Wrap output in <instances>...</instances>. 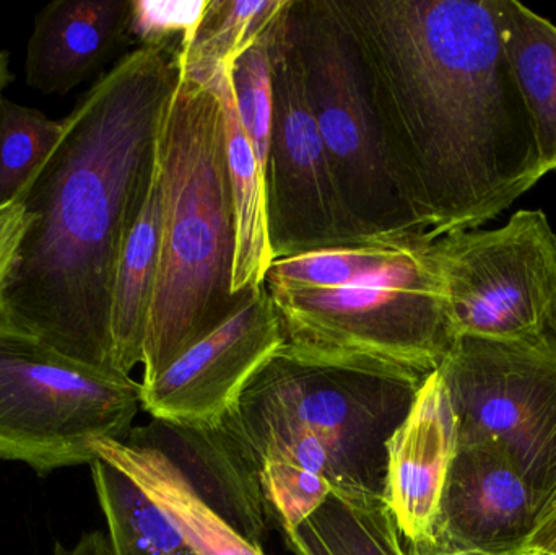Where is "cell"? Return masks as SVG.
<instances>
[{"label": "cell", "instance_id": "1", "mask_svg": "<svg viewBox=\"0 0 556 555\" xmlns=\"http://www.w3.org/2000/svg\"><path fill=\"white\" fill-rule=\"evenodd\" d=\"M392 179L433 240L476 230L542 176L490 0H336Z\"/></svg>", "mask_w": 556, "mask_h": 555}, {"label": "cell", "instance_id": "2", "mask_svg": "<svg viewBox=\"0 0 556 555\" xmlns=\"http://www.w3.org/2000/svg\"><path fill=\"white\" fill-rule=\"evenodd\" d=\"M179 74L172 49L126 52L62 117L61 140L20 199L33 220L0 323L104 374L121 375L111 332L117 261L155 175Z\"/></svg>", "mask_w": 556, "mask_h": 555}, {"label": "cell", "instance_id": "3", "mask_svg": "<svg viewBox=\"0 0 556 555\" xmlns=\"http://www.w3.org/2000/svg\"><path fill=\"white\" fill-rule=\"evenodd\" d=\"M159 168L162 241L142 384L227 321L251 292H231L237 218L224 108L207 85L182 71L160 130Z\"/></svg>", "mask_w": 556, "mask_h": 555}, {"label": "cell", "instance_id": "4", "mask_svg": "<svg viewBox=\"0 0 556 555\" xmlns=\"http://www.w3.org/2000/svg\"><path fill=\"white\" fill-rule=\"evenodd\" d=\"M428 377L307 361L280 348L222 422L257 471L303 472L336 494L384 499L386 445Z\"/></svg>", "mask_w": 556, "mask_h": 555}, {"label": "cell", "instance_id": "5", "mask_svg": "<svg viewBox=\"0 0 556 555\" xmlns=\"http://www.w3.org/2000/svg\"><path fill=\"white\" fill-rule=\"evenodd\" d=\"M428 234L369 241L336 289H270L281 349L307 361L431 375L456 342Z\"/></svg>", "mask_w": 556, "mask_h": 555}, {"label": "cell", "instance_id": "6", "mask_svg": "<svg viewBox=\"0 0 556 555\" xmlns=\"http://www.w3.org/2000/svg\"><path fill=\"white\" fill-rule=\"evenodd\" d=\"M304 97L359 243L425 234L392 179L355 42L336 0H290Z\"/></svg>", "mask_w": 556, "mask_h": 555}, {"label": "cell", "instance_id": "7", "mask_svg": "<svg viewBox=\"0 0 556 555\" xmlns=\"http://www.w3.org/2000/svg\"><path fill=\"white\" fill-rule=\"evenodd\" d=\"M142 384L62 357L0 323V458L45 476L97 462L94 445L126 439Z\"/></svg>", "mask_w": 556, "mask_h": 555}, {"label": "cell", "instance_id": "8", "mask_svg": "<svg viewBox=\"0 0 556 555\" xmlns=\"http://www.w3.org/2000/svg\"><path fill=\"white\" fill-rule=\"evenodd\" d=\"M454 336L556 352V235L542 211L433 241Z\"/></svg>", "mask_w": 556, "mask_h": 555}, {"label": "cell", "instance_id": "9", "mask_svg": "<svg viewBox=\"0 0 556 555\" xmlns=\"http://www.w3.org/2000/svg\"><path fill=\"white\" fill-rule=\"evenodd\" d=\"M438 374L456 416L457 443L495 446L544 520L556 508V352L460 336Z\"/></svg>", "mask_w": 556, "mask_h": 555}, {"label": "cell", "instance_id": "10", "mask_svg": "<svg viewBox=\"0 0 556 555\" xmlns=\"http://www.w3.org/2000/svg\"><path fill=\"white\" fill-rule=\"evenodd\" d=\"M287 9L278 18L273 41V133L264 173L273 261L362 244L340 204L326 149L304 97Z\"/></svg>", "mask_w": 556, "mask_h": 555}, {"label": "cell", "instance_id": "11", "mask_svg": "<svg viewBox=\"0 0 556 555\" xmlns=\"http://www.w3.org/2000/svg\"><path fill=\"white\" fill-rule=\"evenodd\" d=\"M283 345L266 287L251 290L217 329L186 349L155 381L142 384V407L153 419L186 426L218 424L248 383Z\"/></svg>", "mask_w": 556, "mask_h": 555}, {"label": "cell", "instance_id": "12", "mask_svg": "<svg viewBox=\"0 0 556 555\" xmlns=\"http://www.w3.org/2000/svg\"><path fill=\"white\" fill-rule=\"evenodd\" d=\"M539 524L528 485L495 446L457 443L431 537L486 553H521Z\"/></svg>", "mask_w": 556, "mask_h": 555}, {"label": "cell", "instance_id": "13", "mask_svg": "<svg viewBox=\"0 0 556 555\" xmlns=\"http://www.w3.org/2000/svg\"><path fill=\"white\" fill-rule=\"evenodd\" d=\"M126 440L166 456L212 510L264 550L273 515L260 471L224 422L186 426L153 419L132 427Z\"/></svg>", "mask_w": 556, "mask_h": 555}, {"label": "cell", "instance_id": "14", "mask_svg": "<svg viewBox=\"0 0 556 555\" xmlns=\"http://www.w3.org/2000/svg\"><path fill=\"white\" fill-rule=\"evenodd\" d=\"M384 501L407 543L433 534L457 452V422L443 378L425 380L410 411L386 445Z\"/></svg>", "mask_w": 556, "mask_h": 555}, {"label": "cell", "instance_id": "15", "mask_svg": "<svg viewBox=\"0 0 556 555\" xmlns=\"http://www.w3.org/2000/svg\"><path fill=\"white\" fill-rule=\"evenodd\" d=\"M130 41V0H54L35 16L25 80L65 94L97 75Z\"/></svg>", "mask_w": 556, "mask_h": 555}, {"label": "cell", "instance_id": "16", "mask_svg": "<svg viewBox=\"0 0 556 555\" xmlns=\"http://www.w3.org/2000/svg\"><path fill=\"white\" fill-rule=\"evenodd\" d=\"M106 459L132 478L166 512L198 555H266L212 510L166 456L129 440H104L94 445Z\"/></svg>", "mask_w": 556, "mask_h": 555}, {"label": "cell", "instance_id": "17", "mask_svg": "<svg viewBox=\"0 0 556 555\" xmlns=\"http://www.w3.org/2000/svg\"><path fill=\"white\" fill-rule=\"evenodd\" d=\"M201 84L207 85L217 94L224 108L228 173L237 218V254L231 292L241 295L261 289L273 264L267 237L266 186L260 160L250 137L244 133L235 103L230 64L218 65Z\"/></svg>", "mask_w": 556, "mask_h": 555}, {"label": "cell", "instance_id": "18", "mask_svg": "<svg viewBox=\"0 0 556 555\" xmlns=\"http://www.w3.org/2000/svg\"><path fill=\"white\" fill-rule=\"evenodd\" d=\"M162 212V182L156 163L146 201L124 238L114 279L111 316L114 368L126 377L143 362L147 321L159 270Z\"/></svg>", "mask_w": 556, "mask_h": 555}, {"label": "cell", "instance_id": "19", "mask_svg": "<svg viewBox=\"0 0 556 555\" xmlns=\"http://www.w3.org/2000/svg\"><path fill=\"white\" fill-rule=\"evenodd\" d=\"M490 5L534 124L542 166L556 172V26L515 0Z\"/></svg>", "mask_w": 556, "mask_h": 555}, {"label": "cell", "instance_id": "20", "mask_svg": "<svg viewBox=\"0 0 556 555\" xmlns=\"http://www.w3.org/2000/svg\"><path fill=\"white\" fill-rule=\"evenodd\" d=\"M293 555H410L382 497L332 494L294 530Z\"/></svg>", "mask_w": 556, "mask_h": 555}, {"label": "cell", "instance_id": "21", "mask_svg": "<svg viewBox=\"0 0 556 555\" xmlns=\"http://www.w3.org/2000/svg\"><path fill=\"white\" fill-rule=\"evenodd\" d=\"M113 555H198L175 521L113 463H91Z\"/></svg>", "mask_w": 556, "mask_h": 555}, {"label": "cell", "instance_id": "22", "mask_svg": "<svg viewBox=\"0 0 556 555\" xmlns=\"http://www.w3.org/2000/svg\"><path fill=\"white\" fill-rule=\"evenodd\" d=\"M288 0H208L194 35L179 49L182 74L202 81L233 64L283 12Z\"/></svg>", "mask_w": 556, "mask_h": 555}, {"label": "cell", "instance_id": "23", "mask_svg": "<svg viewBox=\"0 0 556 555\" xmlns=\"http://www.w3.org/2000/svg\"><path fill=\"white\" fill-rule=\"evenodd\" d=\"M64 133V121L0 94V207L20 201Z\"/></svg>", "mask_w": 556, "mask_h": 555}, {"label": "cell", "instance_id": "24", "mask_svg": "<svg viewBox=\"0 0 556 555\" xmlns=\"http://www.w3.org/2000/svg\"><path fill=\"white\" fill-rule=\"evenodd\" d=\"M280 15L230 64L235 103L263 175L266 173L273 133V41Z\"/></svg>", "mask_w": 556, "mask_h": 555}, {"label": "cell", "instance_id": "25", "mask_svg": "<svg viewBox=\"0 0 556 555\" xmlns=\"http://www.w3.org/2000/svg\"><path fill=\"white\" fill-rule=\"evenodd\" d=\"M207 3L208 0H130V41L179 52L194 35Z\"/></svg>", "mask_w": 556, "mask_h": 555}, {"label": "cell", "instance_id": "26", "mask_svg": "<svg viewBox=\"0 0 556 555\" xmlns=\"http://www.w3.org/2000/svg\"><path fill=\"white\" fill-rule=\"evenodd\" d=\"M31 220L33 215L22 201L0 207V313L7 283L15 269L20 248Z\"/></svg>", "mask_w": 556, "mask_h": 555}, {"label": "cell", "instance_id": "27", "mask_svg": "<svg viewBox=\"0 0 556 555\" xmlns=\"http://www.w3.org/2000/svg\"><path fill=\"white\" fill-rule=\"evenodd\" d=\"M407 543V541H405ZM408 554L410 555H534V550L521 551V553L495 554L486 551L472 550V547L459 546V544L450 543V541L440 540V538H428L420 543H407Z\"/></svg>", "mask_w": 556, "mask_h": 555}, {"label": "cell", "instance_id": "28", "mask_svg": "<svg viewBox=\"0 0 556 555\" xmlns=\"http://www.w3.org/2000/svg\"><path fill=\"white\" fill-rule=\"evenodd\" d=\"M55 555H113L111 551L110 537L101 531H91L84 534L72 550L55 544Z\"/></svg>", "mask_w": 556, "mask_h": 555}, {"label": "cell", "instance_id": "29", "mask_svg": "<svg viewBox=\"0 0 556 555\" xmlns=\"http://www.w3.org/2000/svg\"><path fill=\"white\" fill-rule=\"evenodd\" d=\"M529 550L538 551L541 554L556 555V508L539 524Z\"/></svg>", "mask_w": 556, "mask_h": 555}, {"label": "cell", "instance_id": "30", "mask_svg": "<svg viewBox=\"0 0 556 555\" xmlns=\"http://www.w3.org/2000/svg\"><path fill=\"white\" fill-rule=\"evenodd\" d=\"M10 81H13V74L10 71V58L7 51L0 49V94L9 87Z\"/></svg>", "mask_w": 556, "mask_h": 555}, {"label": "cell", "instance_id": "31", "mask_svg": "<svg viewBox=\"0 0 556 555\" xmlns=\"http://www.w3.org/2000/svg\"><path fill=\"white\" fill-rule=\"evenodd\" d=\"M534 555H547V554H541V553H538V551H535Z\"/></svg>", "mask_w": 556, "mask_h": 555}]
</instances>
